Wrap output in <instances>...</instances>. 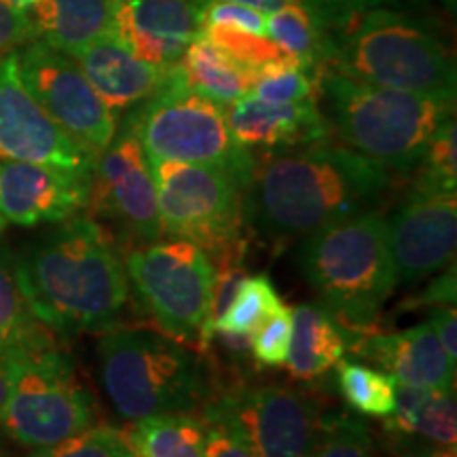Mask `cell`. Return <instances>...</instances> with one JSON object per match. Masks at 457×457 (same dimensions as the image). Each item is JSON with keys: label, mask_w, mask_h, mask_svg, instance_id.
<instances>
[{"label": "cell", "mask_w": 457, "mask_h": 457, "mask_svg": "<svg viewBox=\"0 0 457 457\" xmlns=\"http://www.w3.org/2000/svg\"><path fill=\"white\" fill-rule=\"evenodd\" d=\"M390 170L341 142L265 151L244 191L245 222L271 244L370 212L390 187Z\"/></svg>", "instance_id": "obj_1"}, {"label": "cell", "mask_w": 457, "mask_h": 457, "mask_svg": "<svg viewBox=\"0 0 457 457\" xmlns=\"http://www.w3.org/2000/svg\"><path fill=\"white\" fill-rule=\"evenodd\" d=\"M13 267L32 316L51 335L111 330L128 305V271L94 216L57 222L21 250Z\"/></svg>", "instance_id": "obj_2"}, {"label": "cell", "mask_w": 457, "mask_h": 457, "mask_svg": "<svg viewBox=\"0 0 457 457\" xmlns=\"http://www.w3.org/2000/svg\"><path fill=\"white\" fill-rule=\"evenodd\" d=\"M320 108L341 145L387 170L409 171L420 165L434 131L453 117L455 98L379 87L327 68Z\"/></svg>", "instance_id": "obj_3"}, {"label": "cell", "mask_w": 457, "mask_h": 457, "mask_svg": "<svg viewBox=\"0 0 457 457\" xmlns=\"http://www.w3.org/2000/svg\"><path fill=\"white\" fill-rule=\"evenodd\" d=\"M299 267L337 322L362 328L398 284L387 219L370 210L318 228L303 237Z\"/></svg>", "instance_id": "obj_4"}, {"label": "cell", "mask_w": 457, "mask_h": 457, "mask_svg": "<svg viewBox=\"0 0 457 457\" xmlns=\"http://www.w3.org/2000/svg\"><path fill=\"white\" fill-rule=\"evenodd\" d=\"M327 68L379 87L455 98V64L441 38L390 7L335 28Z\"/></svg>", "instance_id": "obj_5"}, {"label": "cell", "mask_w": 457, "mask_h": 457, "mask_svg": "<svg viewBox=\"0 0 457 457\" xmlns=\"http://www.w3.org/2000/svg\"><path fill=\"white\" fill-rule=\"evenodd\" d=\"M100 381L119 417L188 413L202 404V364L185 343L153 330L111 328L98 345Z\"/></svg>", "instance_id": "obj_6"}, {"label": "cell", "mask_w": 457, "mask_h": 457, "mask_svg": "<svg viewBox=\"0 0 457 457\" xmlns=\"http://www.w3.org/2000/svg\"><path fill=\"white\" fill-rule=\"evenodd\" d=\"M125 128L140 140L148 159L214 165L248 185L254 153L239 146L227 123L225 106L188 87L179 64L153 98L131 108Z\"/></svg>", "instance_id": "obj_7"}, {"label": "cell", "mask_w": 457, "mask_h": 457, "mask_svg": "<svg viewBox=\"0 0 457 457\" xmlns=\"http://www.w3.org/2000/svg\"><path fill=\"white\" fill-rule=\"evenodd\" d=\"M163 236L182 239L222 261L244 254V182L202 163L148 159Z\"/></svg>", "instance_id": "obj_8"}, {"label": "cell", "mask_w": 457, "mask_h": 457, "mask_svg": "<svg viewBox=\"0 0 457 457\" xmlns=\"http://www.w3.org/2000/svg\"><path fill=\"white\" fill-rule=\"evenodd\" d=\"M96 398L79 379L72 358L54 345L17 358L0 426L17 445L45 449L96 424Z\"/></svg>", "instance_id": "obj_9"}, {"label": "cell", "mask_w": 457, "mask_h": 457, "mask_svg": "<svg viewBox=\"0 0 457 457\" xmlns=\"http://www.w3.org/2000/svg\"><path fill=\"white\" fill-rule=\"evenodd\" d=\"M202 417L231 428L254 457H307L328 413L313 392L284 384H242L210 398Z\"/></svg>", "instance_id": "obj_10"}, {"label": "cell", "mask_w": 457, "mask_h": 457, "mask_svg": "<svg viewBox=\"0 0 457 457\" xmlns=\"http://www.w3.org/2000/svg\"><path fill=\"white\" fill-rule=\"evenodd\" d=\"M125 271L145 310L163 333L197 347L216 279L210 256L182 239L153 242L128 254Z\"/></svg>", "instance_id": "obj_11"}, {"label": "cell", "mask_w": 457, "mask_h": 457, "mask_svg": "<svg viewBox=\"0 0 457 457\" xmlns=\"http://www.w3.org/2000/svg\"><path fill=\"white\" fill-rule=\"evenodd\" d=\"M17 71L43 111L91 155L98 157L114 140L117 117L71 55L37 38L17 49Z\"/></svg>", "instance_id": "obj_12"}, {"label": "cell", "mask_w": 457, "mask_h": 457, "mask_svg": "<svg viewBox=\"0 0 457 457\" xmlns=\"http://www.w3.org/2000/svg\"><path fill=\"white\" fill-rule=\"evenodd\" d=\"M87 208L138 242L153 244L163 236L148 157L134 131L125 125L96 157Z\"/></svg>", "instance_id": "obj_13"}, {"label": "cell", "mask_w": 457, "mask_h": 457, "mask_svg": "<svg viewBox=\"0 0 457 457\" xmlns=\"http://www.w3.org/2000/svg\"><path fill=\"white\" fill-rule=\"evenodd\" d=\"M0 162L41 163L91 179L96 157L74 142L32 98L17 51L0 55Z\"/></svg>", "instance_id": "obj_14"}, {"label": "cell", "mask_w": 457, "mask_h": 457, "mask_svg": "<svg viewBox=\"0 0 457 457\" xmlns=\"http://www.w3.org/2000/svg\"><path fill=\"white\" fill-rule=\"evenodd\" d=\"M390 248L398 284H415L445 270L457 248V193L415 182L392 219Z\"/></svg>", "instance_id": "obj_15"}, {"label": "cell", "mask_w": 457, "mask_h": 457, "mask_svg": "<svg viewBox=\"0 0 457 457\" xmlns=\"http://www.w3.org/2000/svg\"><path fill=\"white\" fill-rule=\"evenodd\" d=\"M91 179L41 163L0 162V216L34 228L77 216L89 202Z\"/></svg>", "instance_id": "obj_16"}, {"label": "cell", "mask_w": 457, "mask_h": 457, "mask_svg": "<svg viewBox=\"0 0 457 457\" xmlns=\"http://www.w3.org/2000/svg\"><path fill=\"white\" fill-rule=\"evenodd\" d=\"M112 32L140 60L159 68L179 64L199 32L197 0H119Z\"/></svg>", "instance_id": "obj_17"}, {"label": "cell", "mask_w": 457, "mask_h": 457, "mask_svg": "<svg viewBox=\"0 0 457 457\" xmlns=\"http://www.w3.org/2000/svg\"><path fill=\"white\" fill-rule=\"evenodd\" d=\"M231 136L250 153L282 151L328 140L330 128L320 98L296 104H265L253 94L244 96L225 108Z\"/></svg>", "instance_id": "obj_18"}, {"label": "cell", "mask_w": 457, "mask_h": 457, "mask_svg": "<svg viewBox=\"0 0 457 457\" xmlns=\"http://www.w3.org/2000/svg\"><path fill=\"white\" fill-rule=\"evenodd\" d=\"M72 60L114 117L153 98L171 68H159L140 60L114 32L104 34Z\"/></svg>", "instance_id": "obj_19"}, {"label": "cell", "mask_w": 457, "mask_h": 457, "mask_svg": "<svg viewBox=\"0 0 457 457\" xmlns=\"http://www.w3.org/2000/svg\"><path fill=\"white\" fill-rule=\"evenodd\" d=\"M356 352L396 377L398 384L428 390H453L455 386V360L428 322L403 333L362 337Z\"/></svg>", "instance_id": "obj_20"}, {"label": "cell", "mask_w": 457, "mask_h": 457, "mask_svg": "<svg viewBox=\"0 0 457 457\" xmlns=\"http://www.w3.org/2000/svg\"><path fill=\"white\" fill-rule=\"evenodd\" d=\"M119 0H38L28 11L37 37L62 54L77 57L112 32Z\"/></svg>", "instance_id": "obj_21"}, {"label": "cell", "mask_w": 457, "mask_h": 457, "mask_svg": "<svg viewBox=\"0 0 457 457\" xmlns=\"http://www.w3.org/2000/svg\"><path fill=\"white\" fill-rule=\"evenodd\" d=\"M345 327L324 305L301 303L293 310V337L286 358L290 375L301 381H318L345 358Z\"/></svg>", "instance_id": "obj_22"}, {"label": "cell", "mask_w": 457, "mask_h": 457, "mask_svg": "<svg viewBox=\"0 0 457 457\" xmlns=\"http://www.w3.org/2000/svg\"><path fill=\"white\" fill-rule=\"evenodd\" d=\"M179 66L188 87L225 108L248 96L256 77L253 66L239 62L202 32L185 49Z\"/></svg>", "instance_id": "obj_23"}, {"label": "cell", "mask_w": 457, "mask_h": 457, "mask_svg": "<svg viewBox=\"0 0 457 457\" xmlns=\"http://www.w3.org/2000/svg\"><path fill=\"white\" fill-rule=\"evenodd\" d=\"M396 436H421L438 447H455L457 409L453 390H428L398 384L396 407L386 417Z\"/></svg>", "instance_id": "obj_24"}, {"label": "cell", "mask_w": 457, "mask_h": 457, "mask_svg": "<svg viewBox=\"0 0 457 457\" xmlns=\"http://www.w3.org/2000/svg\"><path fill=\"white\" fill-rule=\"evenodd\" d=\"M267 37L286 60L318 68L328 66L333 30L305 0H295L267 15Z\"/></svg>", "instance_id": "obj_25"}, {"label": "cell", "mask_w": 457, "mask_h": 457, "mask_svg": "<svg viewBox=\"0 0 457 457\" xmlns=\"http://www.w3.org/2000/svg\"><path fill=\"white\" fill-rule=\"evenodd\" d=\"M204 421L188 413L153 415L125 432L134 457H204Z\"/></svg>", "instance_id": "obj_26"}, {"label": "cell", "mask_w": 457, "mask_h": 457, "mask_svg": "<svg viewBox=\"0 0 457 457\" xmlns=\"http://www.w3.org/2000/svg\"><path fill=\"white\" fill-rule=\"evenodd\" d=\"M55 335L32 316L15 278L13 259L0 250V345L34 347L54 345Z\"/></svg>", "instance_id": "obj_27"}, {"label": "cell", "mask_w": 457, "mask_h": 457, "mask_svg": "<svg viewBox=\"0 0 457 457\" xmlns=\"http://www.w3.org/2000/svg\"><path fill=\"white\" fill-rule=\"evenodd\" d=\"M337 387L347 407L358 415L381 420L396 407V377L353 360L337 364Z\"/></svg>", "instance_id": "obj_28"}, {"label": "cell", "mask_w": 457, "mask_h": 457, "mask_svg": "<svg viewBox=\"0 0 457 457\" xmlns=\"http://www.w3.org/2000/svg\"><path fill=\"white\" fill-rule=\"evenodd\" d=\"M327 68L307 66L295 60H279L256 71L250 94L265 104H296L320 98V79Z\"/></svg>", "instance_id": "obj_29"}, {"label": "cell", "mask_w": 457, "mask_h": 457, "mask_svg": "<svg viewBox=\"0 0 457 457\" xmlns=\"http://www.w3.org/2000/svg\"><path fill=\"white\" fill-rule=\"evenodd\" d=\"M282 305V296L267 273L245 276L216 328L236 335H253Z\"/></svg>", "instance_id": "obj_30"}, {"label": "cell", "mask_w": 457, "mask_h": 457, "mask_svg": "<svg viewBox=\"0 0 457 457\" xmlns=\"http://www.w3.org/2000/svg\"><path fill=\"white\" fill-rule=\"evenodd\" d=\"M457 131L455 117L445 121L428 142L420 168V185L457 193Z\"/></svg>", "instance_id": "obj_31"}, {"label": "cell", "mask_w": 457, "mask_h": 457, "mask_svg": "<svg viewBox=\"0 0 457 457\" xmlns=\"http://www.w3.org/2000/svg\"><path fill=\"white\" fill-rule=\"evenodd\" d=\"M30 457H134L125 432L112 426H89L66 441L34 449Z\"/></svg>", "instance_id": "obj_32"}, {"label": "cell", "mask_w": 457, "mask_h": 457, "mask_svg": "<svg viewBox=\"0 0 457 457\" xmlns=\"http://www.w3.org/2000/svg\"><path fill=\"white\" fill-rule=\"evenodd\" d=\"M373 441L369 428L353 415H328L316 447L307 457H370Z\"/></svg>", "instance_id": "obj_33"}, {"label": "cell", "mask_w": 457, "mask_h": 457, "mask_svg": "<svg viewBox=\"0 0 457 457\" xmlns=\"http://www.w3.org/2000/svg\"><path fill=\"white\" fill-rule=\"evenodd\" d=\"M199 32L205 34V37L219 45V47L228 51L233 57H237L239 62L253 66L254 71H259V68L265 64H271V62L286 60L282 51L276 47V43H273L267 34L242 30V28H233L225 24L202 26Z\"/></svg>", "instance_id": "obj_34"}, {"label": "cell", "mask_w": 457, "mask_h": 457, "mask_svg": "<svg viewBox=\"0 0 457 457\" xmlns=\"http://www.w3.org/2000/svg\"><path fill=\"white\" fill-rule=\"evenodd\" d=\"M293 337V310L282 305L250 335V352L261 369L282 367Z\"/></svg>", "instance_id": "obj_35"}, {"label": "cell", "mask_w": 457, "mask_h": 457, "mask_svg": "<svg viewBox=\"0 0 457 457\" xmlns=\"http://www.w3.org/2000/svg\"><path fill=\"white\" fill-rule=\"evenodd\" d=\"M225 24L242 30L267 34V15L236 3H205L199 7V28Z\"/></svg>", "instance_id": "obj_36"}, {"label": "cell", "mask_w": 457, "mask_h": 457, "mask_svg": "<svg viewBox=\"0 0 457 457\" xmlns=\"http://www.w3.org/2000/svg\"><path fill=\"white\" fill-rule=\"evenodd\" d=\"M37 38L28 11L17 9L11 0H0V55L13 54Z\"/></svg>", "instance_id": "obj_37"}, {"label": "cell", "mask_w": 457, "mask_h": 457, "mask_svg": "<svg viewBox=\"0 0 457 457\" xmlns=\"http://www.w3.org/2000/svg\"><path fill=\"white\" fill-rule=\"evenodd\" d=\"M204 434V457H254L253 451L237 436L231 428L216 420L202 417Z\"/></svg>", "instance_id": "obj_38"}, {"label": "cell", "mask_w": 457, "mask_h": 457, "mask_svg": "<svg viewBox=\"0 0 457 457\" xmlns=\"http://www.w3.org/2000/svg\"><path fill=\"white\" fill-rule=\"evenodd\" d=\"M313 9L318 11L320 17L330 26V30L353 20V17L364 13V11L375 7H386L392 0H305Z\"/></svg>", "instance_id": "obj_39"}, {"label": "cell", "mask_w": 457, "mask_h": 457, "mask_svg": "<svg viewBox=\"0 0 457 457\" xmlns=\"http://www.w3.org/2000/svg\"><path fill=\"white\" fill-rule=\"evenodd\" d=\"M455 267L451 265V271H445L438 276L428 288L421 293L420 299H413L409 303L411 307H455Z\"/></svg>", "instance_id": "obj_40"}, {"label": "cell", "mask_w": 457, "mask_h": 457, "mask_svg": "<svg viewBox=\"0 0 457 457\" xmlns=\"http://www.w3.org/2000/svg\"><path fill=\"white\" fill-rule=\"evenodd\" d=\"M438 341L445 347V352L451 358L457 360V316L455 307H434L432 316L428 320Z\"/></svg>", "instance_id": "obj_41"}, {"label": "cell", "mask_w": 457, "mask_h": 457, "mask_svg": "<svg viewBox=\"0 0 457 457\" xmlns=\"http://www.w3.org/2000/svg\"><path fill=\"white\" fill-rule=\"evenodd\" d=\"M21 352H24L21 347L0 345V411H3L4 403L9 398L11 386H13L17 358H20Z\"/></svg>", "instance_id": "obj_42"}, {"label": "cell", "mask_w": 457, "mask_h": 457, "mask_svg": "<svg viewBox=\"0 0 457 457\" xmlns=\"http://www.w3.org/2000/svg\"><path fill=\"white\" fill-rule=\"evenodd\" d=\"M199 7L205 3H236V4H242V7H250L254 11H259L262 15H270L273 11H278L279 7H284V4L288 3H295V0H197Z\"/></svg>", "instance_id": "obj_43"}, {"label": "cell", "mask_w": 457, "mask_h": 457, "mask_svg": "<svg viewBox=\"0 0 457 457\" xmlns=\"http://www.w3.org/2000/svg\"><path fill=\"white\" fill-rule=\"evenodd\" d=\"M424 457H457V455H455V447H438V449L428 451Z\"/></svg>", "instance_id": "obj_44"}, {"label": "cell", "mask_w": 457, "mask_h": 457, "mask_svg": "<svg viewBox=\"0 0 457 457\" xmlns=\"http://www.w3.org/2000/svg\"><path fill=\"white\" fill-rule=\"evenodd\" d=\"M11 3L15 4L17 9H21V11H30L34 4L38 3V0H11Z\"/></svg>", "instance_id": "obj_45"}, {"label": "cell", "mask_w": 457, "mask_h": 457, "mask_svg": "<svg viewBox=\"0 0 457 457\" xmlns=\"http://www.w3.org/2000/svg\"><path fill=\"white\" fill-rule=\"evenodd\" d=\"M445 3V7H447L451 13H455V4H457V0H443Z\"/></svg>", "instance_id": "obj_46"}, {"label": "cell", "mask_w": 457, "mask_h": 457, "mask_svg": "<svg viewBox=\"0 0 457 457\" xmlns=\"http://www.w3.org/2000/svg\"><path fill=\"white\" fill-rule=\"evenodd\" d=\"M4 227H7V222H4V220H3V216H0V233L4 231Z\"/></svg>", "instance_id": "obj_47"}, {"label": "cell", "mask_w": 457, "mask_h": 457, "mask_svg": "<svg viewBox=\"0 0 457 457\" xmlns=\"http://www.w3.org/2000/svg\"><path fill=\"white\" fill-rule=\"evenodd\" d=\"M0 457H3V455H0Z\"/></svg>", "instance_id": "obj_48"}]
</instances>
